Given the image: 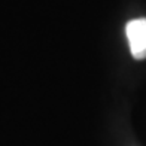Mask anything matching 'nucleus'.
<instances>
[{
	"instance_id": "f257e3e1",
	"label": "nucleus",
	"mask_w": 146,
	"mask_h": 146,
	"mask_svg": "<svg viewBox=\"0 0 146 146\" xmlns=\"http://www.w3.org/2000/svg\"><path fill=\"white\" fill-rule=\"evenodd\" d=\"M125 33L130 43V52L133 58H146V18L131 19L125 25Z\"/></svg>"
}]
</instances>
